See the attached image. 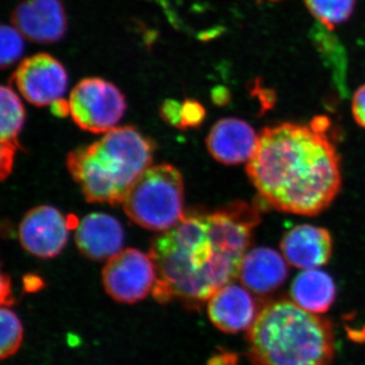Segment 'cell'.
I'll use <instances>...</instances> for the list:
<instances>
[{
	"label": "cell",
	"instance_id": "cell-2",
	"mask_svg": "<svg viewBox=\"0 0 365 365\" xmlns=\"http://www.w3.org/2000/svg\"><path fill=\"white\" fill-rule=\"evenodd\" d=\"M327 117L309 125L268 126L258 137L247 174L259 196L271 207L314 216L326 210L340 192V158Z\"/></svg>",
	"mask_w": 365,
	"mask_h": 365
},
{
	"label": "cell",
	"instance_id": "cell-9",
	"mask_svg": "<svg viewBox=\"0 0 365 365\" xmlns=\"http://www.w3.org/2000/svg\"><path fill=\"white\" fill-rule=\"evenodd\" d=\"M63 215L52 206L32 209L21 220L20 241L23 248L39 258H53L61 253L68 241L69 225Z\"/></svg>",
	"mask_w": 365,
	"mask_h": 365
},
{
	"label": "cell",
	"instance_id": "cell-7",
	"mask_svg": "<svg viewBox=\"0 0 365 365\" xmlns=\"http://www.w3.org/2000/svg\"><path fill=\"white\" fill-rule=\"evenodd\" d=\"M157 269L150 255L126 249L113 257L103 270L106 292L123 304H135L145 299L155 287Z\"/></svg>",
	"mask_w": 365,
	"mask_h": 365
},
{
	"label": "cell",
	"instance_id": "cell-17",
	"mask_svg": "<svg viewBox=\"0 0 365 365\" xmlns=\"http://www.w3.org/2000/svg\"><path fill=\"white\" fill-rule=\"evenodd\" d=\"M1 102V125H0V141L1 150L16 153L20 148L19 134L25 124L26 113L21 101L13 88L2 86L0 91Z\"/></svg>",
	"mask_w": 365,
	"mask_h": 365
},
{
	"label": "cell",
	"instance_id": "cell-23",
	"mask_svg": "<svg viewBox=\"0 0 365 365\" xmlns=\"http://www.w3.org/2000/svg\"><path fill=\"white\" fill-rule=\"evenodd\" d=\"M352 115L355 122L365 129V85L357 88L353 96Z\"/></svg>",
	"mask_w": 365,
	"mask_h": 365
},
{
	"label": "cell",
	"instance_id": "cell-13",
	"mask_svg": "<svg viewBox=\"0 0 365 365\" xmlns=\"http://www.w3.org/2000/svg\"><path fill=\"white\" fill-rule=\"evenodd\" d=\"M253 127L237 118L220 120L209 132L206 145L211 157L227 165L249 162L258 143Z\"/></svg>",
	"mask_w": 365,
	"mask_h": 365
},
{
	"label": "cell",
	"instance_id": "cell-26",
	"mask_svg": "<svg viewBox=\"0 0 365 365\" xmlns=\"http://www.w3.org/2000/svg\"><path fill=\"white\" fill-rule=\"evenodd\" d=\"M45 283L42 278L34 274H29L24 277V288L26 292H38L44 287Z\"/></svg>",
	"mask_w": 365,
	"mask_h": 365
},
{
	"label": "cell",
	"instance_id": "cell-16",
	"mask_svg": "<svg viewBox=\"0 0 365 365\" xmlns=\"http://www.w3.org/2000/svg\"><path fill=\"white\" fill-rule=\"evenodd\" d=\"M290 292L297 306L309 313L323 314L335 302L336 285L324 271L304 270L295 278Z\"/></svg>",
	"mask_w": 365,
	"mask_h": 365
},
{
	"label": "cell",
	"instance_id": "cell-29",
	"mask_svg": "<svg viewBox=\"0 0 365 365\" xmlns=\"http://www.w3.org/2000/svg\"><path fill=\"white\" fill-rule=\"evenodd\" d=\"M260 2L263 1H268V2H278V1H282V0H259Z\"/></svg>",
	"mask_w": 365,
	"mask_h": 365
},
{
	"label": "cell",
	"instance_id": "cell-24",
	"mask_svg": "<svg viewBox=\"0 0 365 365\" xmlns=\"http://www.w3.org/2000/svg\"><path fill=\"white\" fill-rule=\"evenodd\" d=\"M0 287H1V300L2 307H11L14 304V297L13 290H11V278L6 274H2L1 281H0Z\"/></svg>",
	"mask_w": 365,
	"mask_h": 365
},
{
	"label": "cell",
	"instance_id": "cell-1",
	"mask_svg": "<svg viewBox=\"0 0 365 365\" xmlns=\"http://www.w3.org/2000/svg\"><path fill=\"white\" fill-rule=\"evenodd\" d=\"M260 220L258 209L246 202L185 215L151 246L148 255L157 269L153 297L163 304L179 300L187 309H200L239 276Z\"/></svg>",
	"mask_w": 365,
	"mask_h": 365
},
{
	"label": "cell",
	"instance_id": "cell-10",
	"mask_svg": "<svg viewBox=\"0 0 365 365\" xmlns=\"http://www.w3.org/2000/svg\"><path fill=\"white\" fill-rule=\"evenodd\" d=\"M11 21L24 37L41 44L58 42L66 33V9L60 0H25L14 9Z\"/></svg>",
	"mask_w": 365,
	"mask_h": 365
},
{
	"label": "cell",
	"instance_id": "cell-25",
	"mask_svg": "<svg viewBox=\"0 0 365 365\" xmlns=\"http://www.w3.org/2000/svg\"><path fill=\"white\" fill-rule=\"evenodd\" d=\"M237 357L234 353L227 352L225 350H220L217 354L213 355L208 360L206 365H237Z\"/></svg>",
	"mask_w": 365,
	"mask_h": 365
},
{
	"label": "cell",
	"instance_id": "cell-6",
	"mask_svg": "<svg viewBox=\"0 0 365 365\" xmlns=\"http://www.w3.org/2000/svg\"><path fill=\"white\" fill-rule=\"evenodd\" d=\"M73 121L91 133H107L123 117L126 101L119 88L102 78L79 81L69 97Z\"/></svg>",
	"mask_w": 365,
	"mask_h": 365
},
{
	"label": "cell",
	"instance_id": "cell-22",
	"mask_svg": "<svg viewBox=\"0 0 365 365\" xmlns=\"http://www.w3.org/2000/svg\"><path fill=\"white\" fill-rule=\"evenodd\" d=\"M182 104L174 100H167L160 108V115L165 122L181 129Z\"/></svg>",
	"mask_w": 365,
	"mask_h": 365
},
{
	"label": "cell",
	"instance_id": "cell-18",
	"mask_svg": "<svg viewBox=\"0 0 365 365\" xmlns=\"http://www.w3.org/2000/svg\"><path fill=\"white\" fill-rule=\"evenodd\" d=\"M307 9L319 23L334 30L350 20L356 0H304Z\"/></svg>",
	"mask_w": 365,
	"mask_h": 365
},
{
	"label": "cell",
	"instance_id": "cell-5",
	"mask_svg": "<svg viewBox=\"0 0 365 365\" xmlns=\"http://www.w3.org/2000/svg\"><path fill=\"white\" fill-rule=\"evenodd\" d=\"M127 216L146 230L168 232L184 217V182L170 165L144 170L123 199Z\"/></svg>",
	"mask_w": 365,
	"mask_h": 365
},
{
	"label": "cell",
	"instance_id": "cell-27",
	"mask_svg": "<svg viewBox=\"0 0 365 365\" xmlns=\"http://www.w3.org/2000/svg\"><path fill=\"white\" fill-rule=\"evenodd\" d=\"M52 112L53 114L56 115L58 117H64L66 115L71 114V109H69V102L60 98L56 101L54 104H52Z\"/></svg>",
	"mask_w": 365,
	"mask_h": 365
},
{
	"label": "cell",
	"instance_id": "cell-15",
	"mask_svg": "<svg viewBox=\"0 0 365 365\" xmlns=\"http://www.w3.org/2000/svg\"><path fill=\"white\" fill-rule=\"evenodd\" d=\"M285 258L270 248H256L245 255L239 277L245 287L257 294L275 292L288 276Z\"/></svg>",
	"mask_w": 365,
	"mask_h": 365
},
{
	"label": "cell",
	"instance_id": "cell-28",
	"mask_svg": "<svg viewBox=\"0 0 365 365\" xmlns=\"http://www.w3.org/2000/svg\"><path fill=\"white\" fill-rule=\"evenodd\" d=\"M212 98L217 105L225 104L228 98L227 91L222 88H215L212 91Z\"/></svg>",
	"mask_w": 365,
	"mask_h": 365
},
{
	"label": "cell",
	"instance_id": "cell-11",
	"mask_svg": "<svg viewBox=\"0 0 365 365\" xmlns=\"http://www.w3.org/2000/svg\"><path fill=\"white\" fill-rule=\"evenodd\" d=\"M207 312L213 325L230 334L249 330L260 313L249 290L234 283L225 285L208 300Z\"/></svg>",
	"mask_w": 365,
	"mask_h": 365
},
{
	"label": "cell",
	"instance_id": "cell-14",
	"mask_svg": "<svg viewBox=\"0 0 365 365\" xmlns=\"http://www.w3.org/2000/svg\"><path fill=\"white\" fill-rule=\"evenodd\" d=\"M76 242L81 253L90 260H110L123 246V227L111 215L91 213L79 223Z\"/></svg>",
	"mask_w": 365,
	"mask_h": 365
},
{
	"label": "cell",
	"instance_id": "cell-3",
	"mask_svg": "<svg viewBox=\"0 0 365 365\" xmlns=\"http://www.w3.org/2000/svg\"><path fill=\"white\" fill-rule=\"evenodd\" d=\"M251 365H332V324L294 302L264 307L249 329Z\"/></svg>",
	"mask_w": 365,
	"mask_h": 365
},
{
	"label": "cell",
	"instance_id": "cell-4",
	"mask_svg": "<svg viewBox=\"0 0 365 365\" xmlns=\"http://www.w3.org/2000/svg\"><path fill=\"white\" fill-rule=\"evenodd\" d=\"M153 153L155 144L134 127H118L69 153L67 168L88 202L115 206L150 168Z\"/></svg>",
	"mask_w": 365,
	"mask_h": 365
},
{
	"label": "cell",
	"instance_id": "cell-20",
	"mask_svg": "<svg viewBox=\"0 0 365 365\" xmlns=\"http://www.w3.org/2000/svg\"><path fill=\"white\" fill-rule=\"evenodd\" d=\"M1 64L2 68L13 66L23 55L25 44H24L21 34L11 26H1Z\"/></svg>",
	"mask_w": 365,
	"mask_h": 365
},
{
	"label": "cell",
	"instance_id": "cell-21",
	"mask_svg": "<svg viewBox=\"0 0 365 365\" xmlns=\"http://www.w3.org/2000/svg\"><path fill=\"white\" fill-rule=\"evenodd\" d=\"M205 109L195 100H187L182 104L181 129L198 127L205 118Z\"/></svg>",
	"mask_w": 365,
	"mask_h": 365
},
{
	"label": "cell",
	"instance_id": "cell-19",
	"mask_svg": "<svg viewBox=\"0 0 365 365\" xmlns=\"http://www.w3.org/2000/svg\"><path fill=\"white\" fill-rule=\"evenodd\" d=\"M1 359H9L19 351L23 342L24 329L20 318L11 309L2 307L1 314Z\"/></svg>",
	"mask_w": 365,
	"mask_h": 365
},
{
	"label": "cell",
	"instance_id": "cell-12",
	"mask_svg": "<svg viewBox=\"0 0 365 365\" xmlns=\"http://www.w3.org/2000/svg\"><path fill=\"white\" fill-rule=\"evenodd\" d=\"M280 248L290 265L302 270H314L330 261L332 237L326 228L300 225L288 230L281 241Z\"/></svg>",
	"mask_w": 365,
	"mask_h": 365
},
{
	"label": "cell",
	"instance_id": "cell-8",
	"mask_svg": "<svg viewBox=\"0 0 365 365\" xmlns=\"http://www.w3.org/2000/svg\"><path fill=\"white\" fill-rule=\"evenodd\" d=\"M13 81L21 96L37 107L54 104L63 97L68 86L66 68L47 53L24 60L14 72Z\"/></svg>",
	"mask_w": 365,
	"mask_h": 365
}]
</instances>
